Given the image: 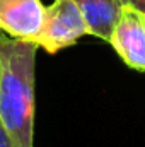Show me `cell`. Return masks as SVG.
Returning <instances> with one entry per match:
<instances>
[{
	"mask_svg": "<svg viewBox=\"0 0 145 147\" xmlns=\"http://www.w3.org/2000/svg\"><path fill=\"white\" fill-rule=\"evenodd\" d=\"M109 45L133 70L145 72V16L132 5H123Z\"/></svg>",
	"mask_w": 145,
	"mask_h": 147,
	"instance_id": "obj_3",
	"label": "cell"
},
{
	"mask_svg": "<svg viewBox=\"0 0 145 147\" xmlns=\"http://www.w3.org/2000/svg\"><path fill=\"white\" fill-rule=\"evenodd\" d=\"M44 16L41 0H0V31L10 38L36 41Z\"/></svg>",
	"mask_w": 145,
	"mask_h": 147,
	"instance_id": "obj_4",
	"label": "cell"
},
{
	"mask_svg": "<svg viewBox=\"0 0 145 147\" xmlns=\"http://www.w3.org/2000/svg\"><path fill=\"white\" fill-rule=\"evenodd\" d=\"M0 147H15L14 140L10 139V135L7 134V130L3 128L2 123H0Z\"/></svg>",
	"mask_w": 145,
	"mask_h": 147,
	"instance_id": "obj_6",
	"label": "cell"
},
{
	"mask_svg": "<svg viewBox=\"0 0 145 147\" xmlns=\"http://www.w3.org/2000/svg\"><path fill=\"white\" fill-rule=\"evenodd\" d=\"M85 34H89L87 26L75 0H53L46 7L44 22L34 43L46 53L55 55L73 46Z\"/></svg>",
	"mask_w": 145,
	"mask_h": 147,
	"instance_id": "obj_2",
	"label": "cell"
},
{
	"mask_svg": "<svg viewBox=\"0 0 145 147\" xmlns=\"http://www.w3.org/2000/svg\"><path fill=\"white\" fill-rule=\"evenodd\" d=\"M75 3L84 16L87 33L109 43L123 7L121 0H75Z\"/></svg>",
	"mask_w": 145,
	"mask_h": 147,
	"instance_id": "obj_5",
	"label": "cell"
},
{
	"mask_svg": "<svg viewBox=\"0 0 145 147\" xmlns=\"http://www.w3.org/2000/svg\"><path fill=\"white\" fill-rule=\"evenodd\" d=\"M34 41L0 31V123L15 147H34Z\"/></svg>",
	"mask_w": 145,
	"mask_h": 147,
	"instance_id": "obj_1",
	"label": "cell"
},
{
	"mask_svg": "<svg viewBox=\"0 0 145 147\" xmlns=\"http://www.w3.org/2000/svg\"><path fill=\"white\" fill-rule=\"evenodd\" d=\"M121 3H123V5H132V7H135L137 10H140L145 16V0H121Z\"/></svg>",
	"mask_w": 145,
	"mask_h": 147,
	"instance_id": "obj_7",
	"label": "cell"
}]
</instances>
